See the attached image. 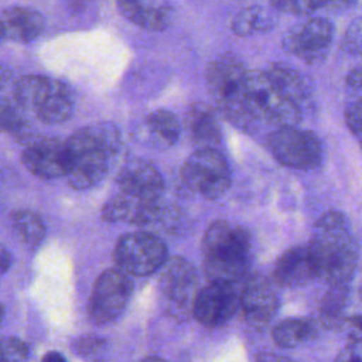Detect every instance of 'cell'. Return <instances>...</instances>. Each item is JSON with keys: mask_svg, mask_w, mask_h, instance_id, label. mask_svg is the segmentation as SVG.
<instances>
[{"mask_svg": "<svg viewBox=\"0 0 362 362\" xmlns=\"http://www.w3.org/2000/svg\"><path fill=\"white\" fill-rule=\"evenodd\" d=\"M68 182L75 189H89L110 171L122 147L119 129L102 122L81 127L66 139Z\"/></svg>", "mask_w": 362, "mask_h": 362, "instance_id": "cell-1", "label": "cell"}, {"mask_svg": "<svg viewBox=\"0 0 362 362\" xmlns=\"http://www.w3.org/2000/svg\"><path fill=\"white\" fill-rule=\"evenodd\" d=\"M307 246L320 279L329 286L349 283L358 266L359 250L344 214H324L314 223Z\"/></svg>", "mask_w": 362, "mask_h": 362, "instance_id": "cell-2", "label": "cell"}, {"mask_svg": "<svg viewBox=\"0 0 362 362\" xmlns=\"http://www.w3.org/2000/svg\"><path fill=\"white\" fill-rule=\"evenodd\" d=\"M201 247L204 272L209 281L235 284L247 274L253 246L246 228L215 221L206 228Z\"/></svg>", "mask_w": 362, "mask_h": 362, "instance_id": "cell-3", "label": "cell"}, {"mask_svg": "<svg viewBox=\"0 0 362 362\" xmlns=\"http://www.w3.org/2000/svg\"><path fill=\"white\" fill-rule=\"evenodd\" d=\"M246 75L247 69L232 54L215 58L205 72L206 88L218 112L242 130L255 124L246 107Z\"/></svg>", "mask_w": 362, "mask_h": 362, "instance_id": "cell-4", "label": "cell"}, {"mask_svg": "<svg viewBox=\"0 0 362 362\" xmlns=\"http://www.w3.org/2000/svg\"><path fill=\"white\" fill-rule=\"evenodd\" d=\"M13 96L20 109L33 112L45 124L62 123L74 113L72 89L58 79L40 75L23 76L16 82Z\"/></svg>", "mask_w": 362, "mask_h": 362, "instance_id": "cell-5", "label": "cell"}, {"mask_svg": "<svg viewBox=\"0 0 362 362\" xmlns=\"http://www.w3.org/2000/svg\"><path fill=\"white\" fill-rule=\"evenodd\" d=\"M246 107L256 123L264 120L276 129L297 126L301 120V107L290 100L267 76L264 71H247Z\"/></svg>", "mask_w": 362, "mask_h": 362, "instance_id": "cell-6", "label": "cell"}, {"mask_svg": "<svg viewBox=\"0 0 362 362\" xmlns=\"http://www.w3.org/2000/svg\"><path fill=\"white\" fill-rule=\"evenodd\" d=\"M113 260L119 270L129 276H150L165 264L168 260L164 240L147 230L130 232L119 238Z\"/></svg>", "mask_w": 362, "mask_h": 362, "instance_id": "cell-7", "label": "cell"}, {"mask_svg": "<svg viewBox=\"0 0 362 362\" xmlns=\"http://www.w3.org/2000/svg\"><path fill=\"white\" fill-rule=\"evenodd\" d=\"M158 293L164 310L175 318H185L194 311L199 293L194 266L184 257H171L160 270Z\"/></svg>", "mask_w": 362, "mask_h": 362, "instance_id": "cell-8", "label": "cell"}, {"mask_svg": "<svg viewBox=\"0 0 362 362\" xmlns=\"http://www.w3.org/2000/svg\"><path fill=\"white\" fill-rule=\"evenodd\" d=\"M184 184L206 199H218L226 194L232 177L228 161L216 150H195L181 168Z\"/></svg>", "mask_w": 362, "mask_h": 362, "instance_id": "cell-9", "label": "cell"}, {"mask_svg": "<svg viewBox=\"0 0 362 362\" xmlns=\"http://www.w3.org/2000/svg\"><path fill=\"white\" fill-rule=\"evenodd\" d=\"M269 148L280 164L294 170H313L322 160L318 136L297 126L276 129L269 137Z\"/></svg>", "mask_w": 362, "mask_h": 362, "instance_id": "cell-10", "label": "cell"}, {"mask_svg": "<svg viewBox=\"0 0 362 362\" xmlns=\"http://www.w3.org/2000/svg\"><path fill=\"white\" fill-rule=\"evenodd\" d=\"M133 291V281L129 274L115 269H107L99 274L93 284L88 305L89 318L95 324H107L116 320Z\"/></svg>", "mask_w": 362, "mask_h": 362, "instance_id": "cell-11", "label": "cell"}, {"mask_svg": "<svg viewBox=\"0 0 362 362\" xmlns=\"http://www.w3.org/2000/svg\"><path fill=\"white\" fill-rule=\"evenodd\" d=\"M334 40V25L324 17H313L291 25L283 35L281 47L305 64L325 59Z\"/></svg>", "mask_w": 362, "mask_h": 362, "instance_id": "cell-12", "label": "cell"}, {"mask_svg": "<svg viewBox=\"0 0 362 362\" xmlns=\"http://www.w3.org/2000/svg\"><path fill=\"white\" fill-rule=\"evenodd\" d=\"M239 300L240 291L235 284L209 281L199 288L192 314L205 327H219L233 317L239 308Z\"/></svg>", "mask_w": 362, "mask_h": 362, "instance_id": "cell-13", "label": "cell"}, {"mask_svg": "<svg viewBox=\"0 0 362 362\" xmlns=\"http://www.w3.org/2000/svg\"><path fill=\"white\" fill-rule=\"evenodd\" d=\"M21 163L31 174L42 180L66 177L69 170L66 140L40 137L25 147Z\"/></svg>", "mask_w": 362, "mask_h": 362, "instance_id": "cell-14", "label": "cell"}, {"mask_svg": "<svg viewBox=\"0 0 362 362\" xmlns=\"http://www.w3.org/2000/svg\"><path fill=\"white\" fill-rule=\"evenodd\" d=\"M117 185L122 194L146 202H161L164 180L158 170L144 160L127 161L119 175Z\"/></svg>", "mask_w": 362, "mask_h": 362, "instance_id": "cell-15", "label": "cell"}, {"mask_svg": "<svg viewBox=\"0 0 362 362\" xmlns=\"http://www.w3.org/2000/svg\"><path fill=\"white\" fill-rule=\"evenodd\" d=\"M239 308L249 325L263 328L274 317L279 308V298L266 280L253 277L240 290Z\"/></svg>", "mask_w": 362, "mask_h": 362, "instance_id": "cell-16", "label": "cell"}, {"mask_svg": "<svg viewBox=\"0 0 362 362\" xmlns=\"http://www.w3.org/2000/svg\"><path fill=\"white\" fill-rule=\"evenodd\" d=\"M161 202H146L117 192L102 206L100 218L105 222H127L136 226H147L161 219Z\"/></svg>", "mask_w": 362, "mask_h": 362, "instance_id": "cell-17", "label": "cell"}, {"mask_svg": "<svg viewBox=\"0 0 362 362\" xmlns=\"http://www.w3.org/2000/svg\"><path fill=\"white\" fill-rule=\"evenodd\" d=\"M317 277L315 264L307 245L287 249L273 267V280L281 287H301Z\"/></svg>", "mask_w": 362, "mask_h": 362, "instance_id": "cell-18", "label": "cell"}, {"mask_svg": "<svg viewBox=\"0 0 362 362\" xmlns=\"http://www.w3.org/2000/svg\"><path fill=\"white\" fill-rule=\"evenodd\" d=\"M187 134L197 150L221 151L222 129L218 115L204 103H194L185 115Z\"/></svg>", "mask_w": 362, "mask_h": 362, "instance_id": "cell-19", "label": "cell"}, {"mask_svg": "<svg viewBox=\"0 0 362 362\" xmlns=\"http://www.w3.org/2000/svg\"><path fill=\"white\" fill-rule=\"evenodd\" d=\"M4 37L17 42L35 40L44 28V17L31 7L14 6L6 8L0 17Z\"/></svg>", "mask_w": 362, "mask_h": 362, "instance_id": "cell-20", "label": "cell"}, {"mask_svg": "<svg viewBox=\"0 0 362 362\" xmlns=\"http://www.w3.org/2000/svg\"><path fill=\"white\" fill-rule=\"evenodd\" d=\"M117 8L129 21L150 31L167 28L173 14L171 4L165 1H119Z\"/></svg>", "mask_w": 362, "mask_h": 362, "instance_id": "cell-21", "label": "cell"}, {"mask_svg": "<svg viewBox=\"0 0 362 362\" xmlns=\"http://www.w3.org/2000/svg\"><path fill=\"white\" fill-rule=\"evenodd\" d=\"M273 83L296 105L301 107V103L310 96V86L305 78L293 66L284 62H273L264 69Z\"/></svg>", "mask_w": 362, "mask_h": 362, "instance_id": "cell-22", "label": "cell"}, {"mask_svg": "<svg viewBox=\"0 0 362 362\" xmlns=\"http://www.w3.org/2000/svg\"><path fill=\"white\" fill-rule=\"evenodd\" d=\"M144 129L154 146L171 147L181 134V124L174 113L170 110L158 109L148 113L144 119Z\"/></svg>", "mask_w": 362, "mask_h": 362, "instance_id": "cell-23", "label": "cell"}, {"mask_svg": "<svg viewBox=\"0 0 362 362\" xmlns=\"http://www.w3.org/2000/svg\"><path fill=\"white\" fill-rule=\"evenodd\" d=\"M276 10L272 11L263 6H249L235 14L230 23L232 31L239 37H247L255 33L270 31L277 21Z\"/></svg>", "mask_w": 362, "mask_h": 362, "instance_id": "cell-24", "label": "cell"}, {"mask_svg": "<svg viewBox=\"0 0 362 362\" xmlns=\"http://www.w3.org/2000/svg\"><path fill=\"white\" fill-rule=\"evenodd\" d=\"M348 296V284H334L325 291L320 303V320L325 328L338 329L345 325Z\"/></svg>", "mask_w": 362, "mask_h": 362, "instance_id": "cell-25", "label": "cell"}, {"mask_svg": "<svg viewBox=\"0 0 362 362\" xmlns=\"http://www.w3.org/2000/svg\"><path fill=\"white\" fill-rule=\"evenodd\" d=\"M273 339L279 346L296 348L315 335V325L305 318H286L274 325Z\"/></svg>", "mask_w": 362, "mask_h": 362, "instance_id": "cell-26", "label": "cell"}, {"mask_svg": "<svg viewBox=\"0 0 362 362\" xmlns=\"http://www.w3.org/2000/svg\"><path fill=\"white\" fill-rule=\"evenodd\" d=\"M11 223L18 238L30 247L38 246L45 238L47 228L42 218L30 209L14 211Z\"/></svg>", "mask_w": 362, "mask_h": 362, "instance_id": "cell-27", "label": "cell"}, {"mask_svg": "<svg viewBox=\"0 0 362 362\" xmlns=\"http://www.w3.org/2000/svg\"><path fill=\"white\" fill-rule=\"evenodd\" d=\"M20 110L21 109L17 106L16 102L0 98V130L13 133L18 137H25L28 140L30 129L27 127V123L23 119Z\"/></svg>", "mask_w": 362, "mask_h": 362, "instance_id": "cell-28", "label": "cell"}, {"mask_svg": "<svg viewBox=\"0 0 362 362\" xmlns=\"http://www.w3.org/2000/svg\"><path fill=\"white\" fill-rule=\"evenodd\" d=\"M28 345L14 337H0V362H27Z\"/></svg>", "mask_w": 362, "mask_h": 362, "instance_id": "cell-29", "label": "cell"}, {"mask_svg": "<svg viewBox=\"0 0 362 362\" xmlns=\"http://www.w3.org/2000/svg\"><path fill=\"white\" fill-rule=\"evenodd\" d=\"M334 3L329 1H313V0H277L272 1L270 7L280 13H288V14H311L313 11H317L318 8L324 7H332Z\"/></svg>", "mask_w": 362, "mask_h": 362, "instance_id": "cell-30", "label": "cell"}, {"mask_svg": "<svg viewBox=\"0 0 362 362\" xmlns=\"http://www.w3.org/2000/svg\"><path fill=\"white\" fill-rule=\"evenodd\" d=\"M341 47L351 55L362 57V18L355 20L345 31Z\"/></svg>", "mask_w": 362, "mask_h": 362, "instance_id": "cell-31", "label": "cell"}, {"mask_svg": "<svg viewBox=\"0 0 362 362\" xmlns=\"http://www.w3.org/2000/svg\"><path fill=\"white\" fill-rule=\"evenodd\" d=\"M345 123L362 148V100H356L345 109Z\"/></svg>", "mask_w": 362, "mask_h": 362, "instance_id": "cell-32", "label": "cell"}, {"mask_svg": "<svg viewBox=\"0 0 362 362\" xmlns=\"http://www.w3.org/2000/svg\"><path fill=\"white\" fill-rule=\"evenodd\" d=\"M105 346L106 342L98 337H81L72 344V348L83 358L99 355L105 349Z\"/></svg>", "mask_w": 362, "mask_h": 362, "instance_id": "cell-33", "label": "cell"}, {"mask_svg": "<svg viewBox=\"0 0 362 362\" xmlns=\"http://www.w3.org/2000/svg\"><path fill=\"white\" fill-rule=\"evenodd\" d=\"M334 362H362V337L352 338L337 355Z\"/></svg>", "mask_w": 362, "mask_h": 362, "instance_id": "cell-34", "label": "cell"}, {"mask_svg": "<svg viewBox=\"0 0 362 362\" xmlns=\"http://www.w3.org/2000/svg\"><path fill=\"white\" fill-rule=\"evenodd\" d=\"M346 86L352 90L362 92V66H356L351 69L346 75Z\"/></svg>", "mask_w": 362, "mask_h": 362, "instance_id": "cell-35", "label": "cell"}, {"mask_svg": "<svg viewBox=\"0 0 362 362\" xmlns=\"http://www.w3.org/2000/svg\"><path fill=\"white\" fill-rule=\"evenodd\" d=\"M11 264V255L8 249L3 245H0V276H3Z\"/></svg>", "mask_w": 362, "mask_h": 362, "instance_id": "cell-36", "label": "cell"}, {"mask_svg": "<svg viewBox=\"0 0 362 362\" xmlns=\"http://www.w3.org/2000/svg\"><path fill=\"white\" fill-rule=\"evenodd\" d=\"M257 362H294L287 356L273 354V352H263L257 356Z\"/></svg>", "mask_w": 362, "mask_h": 362, "instance_id": "cell-37", "label": "cell"}, {"mask_svg": "<svg viewBox=\"0 0 362 362\" xmlns=\"http://www.w3.org/2000/svg\"><path fill=\"white\" fill-rule=\"evenodd\" d=\"M41 362H66V359L62 354H59L57 351H51L42 356Z\"/></svg>", "mask_w": 362, "mask_h": 362, "instance_id": "cell-38", "label": "cell"}, {"mask_svg": "<svg viewBox=\"0 0 362 362\" xmlns=\"http://www.w3.org/2000/svg\"><path fill=\"white\" fill-rule=\"evenodd\" d=\"M8 79H10V74H8V71H7L6 68L0 66V89L6 86V83L8 82Z\"/></svg>", "mask_w": 362, "mask_h": 362, "instance_id": "cell-39", "label": "cell"}, {"mask_svg": "<svg viewBox=\"0 0 362 362\" xmlns=\"http://www.w3.org/2000/svg\"><path fill=\"white\" fill-rule=\"evenodd\" d=\"M140 362H168V361L161 359V358H154V356H151V358H146V359H143V361H140Z\"/></svg>", "mask_w": 362, "mask_h": 362, "instance_id": "cell-40", "label": "cell"}, {"mask_svg": "<svg viewBox=\"0 0 362 362\" xmlns=\"http://www.w3.org/2000/svg\"><path fill=\"white\" fill-rule=\"evenodd\" d=\"M3 317H4V307L0 304V324L3 321Z\"/></svg>", "mask_w": 362, "mask_h": 362, "instance_id": "cell-41", "label": "cell"}, {"mask_svg": "<svg viewBox=\"0 0 362 362\" xmlns=\"http://www.w3.org/2000/svg\"><path fill=\"white\" fill-rule=\"evenodd\" d=\"M4 38V31H3V25H1V23H0V41Z\"/></svg>", "mask_w": 362, "mask_h": 362, "instance_id": "cell-42", "label": "cell"}]
</instances>
